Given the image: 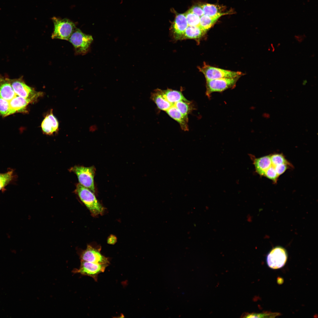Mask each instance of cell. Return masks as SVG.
Here are the masks:
<instances>
[{"instance_id":"6da1fadb","label":"cell","mask_w":318,"mask_h":318,"mask_svg":"<svg viewBox=\"0 0 318 318\" xmlns=\"http://www.w3.org/2000/svg\"><path fill=\"white\" fill-rule=\"evenodd\" d=\"M75 191L92 215L95 216L103 213L104 208L96 198L94 193L79 183L77 184Z\"/></svg>"},{"instance_id":"7a4b0ae2","label":"cell","mask_w":318,"mask_h":318,"mask_svg":"<svg viewBox=\"0 0 318 318\" xmlns=\"http://www.w3.org/2000/svg\"><path fill=\"white\" fill-rule=\"evenodd\" d=\"M52 19L54 28L52 38L68 40L76 29L75 24L67 19H61L54 17Z\"/></svg>"},{"instance_id":"3957f363","label":"cell","mask_w":318,"mask_h":318,"mask_svg":"<svg viewBox=\"0 0 318 318\" xmlns=\"http://www.w3.org/2000/svg\"><path fill=\"white\" fill-rule=\"evenodd\" d=\"M77 176L79 183L95 193L94 178L96 169L94 166L89 167L75 165L69 169Z\"/></svg>"},{"instance_id":"277c9868","label":"cell","mask_w":318,"mask_h":318,"mask_svg":"<svg viewBox=\"0 0 318 318\" xmlns=\"http://www.w3.org/2000/svg\"><path fill=\"white\" fill-rule=\"evenodd\" d=\"M68 40L73 45L76 54L83 55L89 50L93 39L91 35L86 34L76 28Z\"/></svg>"},{"instance_id":"5b68a950","label":"cell","mask_w":318,"mask_h":318,"mask_svg":"<svg viewBox=\"0 0 318 318\" xmlns=\"http://www.w3.org/2000/svg\"><path fill=\"white\" fill-rule=\"evenodd\" d=\"M198 68L203 74L206 80L240 77L243 74L240 72L233 71L211 66L205 63L203 66Z\"/></svg>"},{"instance_id":"8992f818","label":"cell","mask_w":318,"mask_h":318,"mask_svg":"<svg viewBox=\"0 0 318 318\" xmlns=\"http://www.w3.org/2000/svg\"><path fill=\"white\" fill-rule=\"evenodd\" d=\"M10 81L15 93L20 97L31 99L34 102L43 94V92H37L33 88L27 85L22 77L10 79Z\"/></svg>"},{"instance_id":"52a82bcc","label":"cell","mask_w":318,"mask_h":318,"mask_svg":"<svg viewBox=\"0 0 318 318\" xmlns=\"http://www.w3.org/2000/svg\"><path fill=\"white\" fill-rule=\"evenodd\" d=\"M240 77L206 80V95L209 97L213 92H223L235 87L237 82Z\"/></svg>"},{"instance_id":"ba28073f","label":"cell","mask_w":318,"mask_h":318,"mask_svg":"<svg viewBox=\"0 0 318 318\" xmlns=\"http://www.w3.org/2000/svg\"><path fill=\"white\" fill-rule=\"evenodd\" d=\"M108 264H102L81 261L79 268L73 270L74 273L90 276L96 281H97L98 275L104 272L106 268L109 266Z\"/></svg>"},{"instance_id":"9c48e42d","label":"cell","mask_w":318,"mask_h":318,"mask_svg":"<svg viewBox=\"0 0 318 318\" xmlns=\"http://www.w3.org/2000/svg\"><path fill=\"white\" fill-rule=\"evenodd\" d=\"M287 254L284 248L280 246L273 248L266 257V262L270 268L276 269L283 267L285 264Z\"/></svg>"},{"instance_id":"30bf717a","label":"cell","mask_w":318,"mask_h":318,"mask_svg":"<svg viewBox=\"0 0 318 318\" xmlns=\"http://www.w3.org/2000/svg\"><path fill=\"white\" fill-rule=\"evenodd\" d=\"M81 261L102 264H110L108 258L103 255L99 250L90 245H88L86 249L83 251L80 255Z\"/></svg>"},{"instance_id":"8fae6325","label":"cell","mask_w":318,"mask_h":318,"mask_svg":"<svg viewBox=\"0 0 318 318\" xmlns=\"http://www.w3.org/2000/svg\"><path fill=\"white\" fill-rule=\"evenodd\" d=\"M34 102L16 95L9 102V110L7 116L16 112L26 113V107L29 104Z\"/></svg>"},{"instance_id":"7c38bea8","label":"cell","mask_w":318,"mask_h":318,"mask_svg":"<svg viewBox=\"0 0 318 318\" xmlns=\"http://www.w3.org/2000/svg\"><path fill=\"white\" fill-rule=\"evenodd\" d=\"M188 26L185 13L176 15L172 26V30L174 38L181 40L184 32Z\"/></svg>"},{"instance_id":"4fadbf2b","label":"cell","mask_w":318,"mask_h":318,"mask_svg":"<svg viewBox=\"0 0 318 318\" xmlns=\"http://www.w3.org/2000/svg\"><path fill=\"white\" fill-rule=\"evenodd\" d=\"M16 95L12 87L10 79L0 76V97L9 102Z\"/></svg>"},{"instance_id":"5bb4252c","label":"cell","mask_w":318,"mask_h":318,"mask_svg":"<svg viewBox=\"0 0 318 318\" xmlns=\"http://www.w3.org/2000/svg\"><path fill=\"white\" fill-rule=\"evenodd\" d=\"M165 112L179 123L182 130L185 131L188 130V117L183 115L172 104Z\"/></svg>"},{"instance_id":"9a60e30c","label":"cell","mask_w":318,"mask_h":318,"mask_svg":"<svg viewBox=\"0 0 318 318\" xmlns=\"http://www.w3.org/2000/svg\"><path fill=\"white\" fill-rule=\"evenodd\" d=\"M251 156L256 172L260 175L264 176L267 170L272 165L270 155L258 158Z\"/></svg>"},{"instance_id":"2e32d148","label":"cell","mask_w":318,"mask_h":318,"mask_svg":"<svg viewBox=\"0 0 318 318\" xmlns=\"http://www.w3.org/2000/svg\"><path fill=\"white\" fill-rule=\"evenodd\" d=\"M206 32L200 26H188L184 32L181 40L187 39L199 40Z\"/></svg>"},{"instance_id":"e0dca14e","label":"cell","mask_w":318,"mask_h":318,"mask_svg":"<svg viewBox=\"0 0 318 318\" xmlns=\"http://www.w3.org/2000/svg\"><path fill=\"white\" fill-rule=\"evenodd\" d=\"M161 92L164 98L171 104L186 99L182 92L179 91L168 89L161 90Z\"/></svg>"},{"instance_id":"ac0fdd59","label":"cell","mask_w":318,"mask_h":318,"mask_svg":"<svg viewBox=\"0 0 318 318\" xmlns=\"http://www.w3.org/2000/svg\"><path fill=\"white\" fill-rule=\"evenodd\" d=\"M204 14L210 17H215L221 16L228 13L222 12L221 7L219 6L209 4L201 5Z\"/></svg>"},{"instance_id":"d6986e66","label":"cell","mask_w":318,"mask_h":318,"mask_svg":"<svg viewBox=\"0 0 318 318\" xmlns=\"http://www.w3.org/2000/svg\"><path fill=\"white\" fill-rule=\"evenodd\" d=\"M184 115L188 117L193 110V107L192 102L186 99L181 100L172 104Z\"/></svg>"},{"instance_id":"ffe728a7","label":"cell","mask_w":318,"mask_h":318,"mask_svg":"<svg viewBox=\"0 0 318 318\" xmlns=\"http://www.w3.org/2000/svg\"><path fill=\"white\" fill-rule=\"evenodd\" d=\"M220 16L212 17L203 14L200 18L199 26L207 32L216 22Z\"/></svg>"},{"instance_id":"44dd1931","label":"cell","mask_w":318,"mask_h":318,"mask_svg":"<svg viewBox=\"0 0 318 318\" xmlns=\"http://www.w3.org/2000/svg\"><path fill=\"white\" fill-rule=\"evenodd\" d=\"M184 13L186 17L188 26H200V17L191 12L189 10Z\"/></svg>"},{"instance_id":"7402d4cb","label":"cell","mask_w":318,"mask_h":318,"mask_svg":"<svg viewBox=\"0 0 318 318\" xmlns=\"http://www.w3.org/2000/svg\"><path fill=\"white\" fill-rule=\"evenodd\" d=\"M271 165L273 166L282 164L290 165L282 154L276 153L270 155Z\"/></svg>"},{"instance_id":"603a6c76","label":"cell","mask_w":318,"mask_h":318,"mask_svg":"<svg viewBox=\"0 0 318 318\" xmlns=\"http://www.w3.org/2000/svg\"><path fill=\"white\" fill-rule=\"evenodd\" d=\"M41 127L44 132L47 135H52L54 132L52 124L47 115L43 120L41 124Z\"/></svg>"},{"instance_id":"cb8c5ba5","label":"cell","mask_w":318,"mask_h":318,"mask_svg":"<svg viewBox=\"0 0 318 318\" xmlns=\"http://www.w3.org/2000/svg\"><path fill=\"white\" fill-rule=\"evenodd\" d=\"M12 170L4 173L0 174V190L6 186L11 180L13 177Z\"/></svg>"},{"instance_id":"d4e9b609","label":"cell","mask_w":318,"mask_h":318,"mask_svg":"<svg viewBox=\"0 0 318 318\" xmlns=\"http://www.w3.org/2000/svg\"><path fill=\"white\" fill-rule=\"evenodd\" d=\"M278 313H272L265 312L263 313H252L247 314L244 317L246 318H274L280 315Z\"/></svg>"},{"instance_id":"484cf974","label":"cell","mask_w":318,"mask_h":318,"mask_svg":"<svg viewBox=\"0 0 318 318\" xmlns=\"http://www.w3.org/2000/svg\"><path fill=\"white\" fill-rule=\"evenodd\" d=\"M264 176L271 180L274 183L277 181L279 177L276 172L274 167L272 165L267 170Z\"/></svg>"},{"instance_id":"4316f807","label":"cell","mask_w":318,"mask_h":318,"mask_svg":"<svg viewBox=\"0 0 318 318\" xmlns=\"http://www.w3.org/2000/svg\"><path fill=\"white\" fill-rule=\"evenodd\" d=\"M9 110V103L7 101L0 97V115L4 117L7 116Z\"/></svg>"},{"instance_id":"83f0119b","label":"cell","mask_w":318,"mask_h":318,"mask_svg":"<svg viewBox=\"0 0 318 318\" xmlns=\"http://www.w3.org/2000/svg\"><path fill=\"white\" fill-rule=\"evenodd\" d=\"M47 116L52 123L54 132H57L59 129V123L57 119L53 114L52 110H51L50 113Z\"/></svg>"},{"instance_id":"f1b7e54d","label":"cell","mask_w":318,"mask_h":318,"mask_svg":"<svg viewBox=\"0 0 318 318\" xmlns=\"http://www.w3.org/2000/svg\"><path fill=\"white\" fill-rule=\"evenodd\" d=\"M288 166L292 167V165L286 164H280L274 167V168L276 172L279 176L287 170Z\"/></svg>"},{"instance_id":"f546056e","label":"cell","mask_w":318,"mask_h":318,"mask_svg":"<svg viewBox=\"0 0 318 318\" xmlns=\"http://www.w3.org/2000/svg\"><path fill=\"white\" fill-rule=\"evenodd\" d=\"M189 10L200 17L204 14L201 5H194Z\"/></svg>"},{"instance_id":"4dcf8cb0","label":"cell","mask_w":318,"mask_h":318,"mask_svg":"<svg viewBox=\"0 0 318 318\" xmlns=\"http://www.w3.org/2000/svg\"><path fill=\"white\" fill-rule=\"evenodd\" d=\"M116 241V238L114 236H111L108 238L107 242L109 244H113Z\"/></svg>"},{"instance_id":"1f68e13d","label":"cell","mask_w":318,"mask_h":318,"mask_svg":"<svg viewBox=\"0 0 318 318\" xmlns=\"http://www.w3.org/2000/svg\"><path fill=\"white\" fill-rule=\"evenodd\" d=\"M98 130V127L96 124L91 125L89 127L90 131L93 132H96Z\"/></svg>"}]
</instances>
